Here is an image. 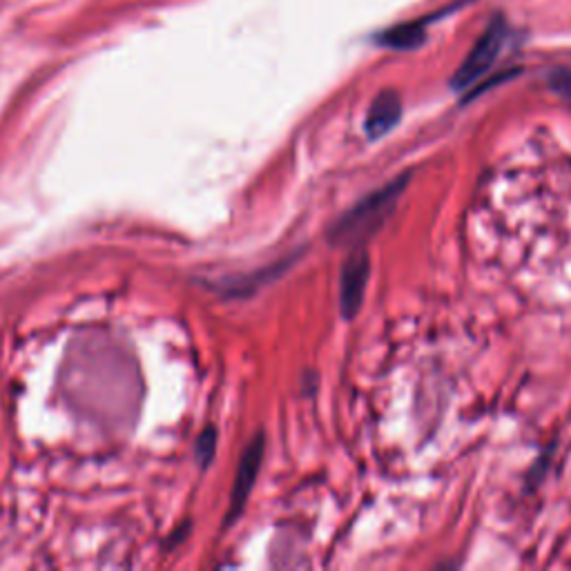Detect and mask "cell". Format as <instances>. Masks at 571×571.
<instances>
[{"instance_id": "5b68a950", "label": "cell", "mask_w": 571, "mask_h": 571, "mask_svg": "<svg viewBox=\"0 0 571 571\" xmlns=\"http://www.w3.org/2000/svg\"><path fill=\"white\" fill-rule=\"evenodd\" d=\"M402 116V101L396 90H385L375 96L368 107L364 128L370 139H379L389 135Z\"/></svg>"}, {"instance_id": "6da1fadb", "label": "cell", "mask_w": 571, "mask_h": 571, "mask_svg": "<svg viewBox=\"0 0 571 571\" xmlns=\"http://www.w3.org/2000/svg\"><path fill=\"white\" fill-rule=\"evenodd\" d=\"M409 176H398L389 185H385L377 193L362 199L353 210L340 217L333 228L329 230V241L340 248H351L364 243L379 226H382L389 215L393 213L398 199L402 197Z\"/></svg>"}, {"instance_id": "7a4b0ae2", "label": "cell", "mask_w": 571, "mask_h": 571, "mask_svg": "<svg viewBox=\"0 0 571 571\" xmlns=\"http://www.w3.org/2000/svg\"><path fill=\"white\" fill-rule=\"evenodd\" d=\"M510 25L504 23L502 16H495L487 30L482 32V36L476 41V45L471 47V52L467 54V58L462 60V66L458 68V72L452 79V88L454 90H467L473 83L480 81V77H484L493 62L500 58L502 49L506 47V41H510Z\"/></svg>"}, {"instance_id": "8992f818", "label": "cell", "mask_w": 571, "mask_h": 571, "mask_svg": "<svg viewBox=\"0 0 571 571\" xmlns=\"http://www.w3.org/2000/svg\"><path fill=\"white\" fill-rule=\"evenodd\" d=\"M426 38V25L420 21L413 23H402L396 25L387 32H382L377 36V43L382 47H391V49H415L424 43Z\"/></svg>"}, {"instance_id": "52a82bcc", "label": "cell", "mask_w": 571, "mask_h": 571, "mask_svg": "<svg viewBox=\"0 0 571 571\" xmlns=\"http://www.w3.org/2000/svg\"><path fill=\"white\" fill-rule=\"evenodd\" d=\"M215 447H217V431L213 426H208L206 431H202L199 439H197V458L202 462V467H208L213 456H215Z\"/></svg>"}, {"instance_id": "277c9868", "label": "cell", "mask_w": 571, "mask_h": 571, "mask_svg": "<svg viewBox=\"0 0 571 571\" xmlns=\"http://www.w3.org/2000/svg\"><path fill=\"white\" fill-rule=\"evenodd\" d=\"M368 275H370L368 255L364 250H355L353 255L346 260V264L342 269V277H340V304H342V315L346 317V320H353L362 308Z\"/></svg>"}, {"instance_id": "3957f363", "label": "cell", "mask_w": 571, "mask_h": 571, "mask_svg": "<svg viewBox=\"0 0 571 571\" xmlns=\"http://www.w3.org/2000/svg\"><path fill=\"white\" fill-rule=\"evenodd\" d=\"M264 435L260 433L255 439H252L241 460H239V467H237V476H235V484H232V493H230V510H228V516H226V523H235L237 516L243 512L245 506V500L252 491V487H255V480L260 476V469H262V460H264Z\"/></svg>"}, {"instance_id": "ba28073f", "label": "cell", "mask_w": 571, "mask_h": 571, "mask_svg": "<svg viewBox=\"0 0 571 571\" xmlns=\"http://www.w3.org/2000/svg\"><path fill=\"white\" fill-rule=\"evenodd\" d=\"M549 83H551V88H553L564 101L571 103V70H558V72H553L551 79H549Z\"/></svg>"}]
</instances>
